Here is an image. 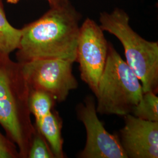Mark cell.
Here are the masks:
<instances>
[{
  "label": "cell",
  "mask_w": 158,
  "mask_h": 158,
  "mask_svg": "<svg viewBox=\"0 0 158 158\" xmlns=\"http://www.w3.org/2000/svg\"><path fill=\"white\" fill-rule=\"evenodd\" d=\"M80 18L68 3L51 7L42 17L25 25L16 53L18 62L60 59L75 62Z\"/></svg>",
  "instance_id": "6da1fadb"
},
{
  "label": "cell",
  "mask_w": 158,
  "mask_h": 158,
  "mask_svg": "<svg viewBox=\"0 0 158 158\" xmlns=\"http://www.w3.org/2000/svg\"><path fill=\"white\" fill-rule=\"evenodd\" d=\"M29 93L21 63L0 53V125L17 145L20 158H28L35 131L29 109Z\"/></svg>",
  "instance_id": "7a4b0ae2"
},
{
  "label": "cell",
  "mask_w": 158,
  "mask_h": 158,
  "mask_svg": "<svg viewBox=\"0 0 158 158\" xmlns=\"http://www.w3.org/2000/svg\"><path fill=\"white\" fill-rule=\"evenodd\" d=\"M143 93L136 74L113 46L108 44L106 66L95 94L97 113L119 116L131 114Z\"/></svg>",
  "instance_id": "3957f363"
},
{
  "label": "cell",
  "mask_w": 158,
  "mask_h": 158,
  "mask_svg": "<svg viewBox=\"0 0 158 158\" xmlns=\"http://www.w3.org/2000/svg\"><path fill=\"white\" fill-rule=\"evenodd\" d=\"M130 18L122 10L103 12L102 29L116 36L124 47L127 64L141 82L143 92L158 91V44L142 38L130 27Z\"/></svg>",
  "instance_id": "277c9868"
},
{
  "label": "cell",
  "mask_w": 158,
  "mask_h": 158,
  "mask_svg": "<svg viewBox=\"0 0 158 158\" xmlns=\"http://www.w3.org/2000/svg\"><path fill=\"white\" fill-rule=\"evenodd\" d=\"M30 90L41 91L57 102L64 101L78 87L72 70L73 63L60 59H35L21 63Z\"/></svg>",
  "instance_id": "5b68a950"
},
{
  "label": "cell",
  "mask_w": 158,
  "mask_h": 158,
  "mask_svg": "<svg viewBox=\"0 0 158 158\" xmlns=\"http://www.w3.org/2000/svg\"><path fill=\"white\" fill-rule=\"evenodd\" d=\"M103 30L87 18L80 27L76 62L79 64L80 77L96 94L98 83L105 68L108 44Z\"/></svg>",
  "instance_id": "8992f818"
},
{
  "label": "cell",
  "mask_w": 158,
  "mask_h": 158,
  "mask_svg": "<svg viewBox=\"0 0 158 158\" xmlns=\"http://www.w3.org/2000/svg\"><path fill=\"white\" fill-rule=\"evenodd\" d=\"M79 119L86 130L84 149L81 158H128L117 135L110 134L97 116L94 100L88 96L77 107Z\"/></svg>",
  "instance_id": "52a82bcc"
},
{
  "label": "cell",
  "mask_w": 158,
  "mask_h": 158,
  "mask_svg": "<svg viewBox=\"0 0 158 158\" xmlns=\"http://www.w3.org/2000/svg\"><path fill=\"white\" fill-rule=\"evenodd\" d=\"M125 125L120 131V142L128 158H158V122L124 116Z\"/></svg>",
  "instance_id": "ba28073f"
},
{
  "label": "cell",
  "mask_w": 158,
  "mask_h": 158,
  "mask_svg": "<svg viewBox=\"0 0 158 158\" xmlns=\"http://www.w3.org/2000/svg\"><path fill=\"white\" fill-rule=\"evenodd\" d=\"M62 120L54 108L42 118L35 121V125L48 142L55 158L64 157L62 136Z\"/></svg>",
  "instance_id": "9c48e42d"
},
{
  "label": "cell",
  "mask_w": 158,
  "mask_h": 158,
  "mask_svg": "<svg viewBox=\"0 0 158 158\" xmlns=\"http://www.w3.org/2000/svg\"><path fill=\"white\" fill-rule=\"evenodd\" d=\"M22 36V29L13 27L8 21L4 8L0 0V53L10 55L17 50Z\"/></svg>",
  "instance_id": "30bf717a"
},
{
  "label": "cell",
  "mask_w": 158,
  "mask_h": 158,
  "mask_svg": "<svg viewBox=\"0 0 158 158\" xmlns=\"http://www.w3.org/2000/svg\"><path fill=\"white\" fill-rule=\"evenodd\" d=\"M156 94L151 91L143 92L140 101L131 114L142 119L158 122V97Z\"/></svg>",
  "instance_id": "8fae6325"
},
{
  "label": "cell",
  "mask_w": 158,
  "mask_h": 158,
  "mask_svg": "<svg viewBox=\"0 0 158 158\" xmlns=\"http://www.w3.org/2000/svg\"><path fill=\"white\" fill-rule=\"evenodd\" d=\"M56 101L48 94L38 90H30L28 99L29 109L38 121L42 118L54 108Z\"/></svg>",
  "instance_id": "7c38bea8"
},
{
  "label": "cell",
  "mask_w": 158,
  "mask_h": 158,
  "mask_svg": "<svg viewBox=\"0 0 158 158\" xmlns=\"http://www.w3.org/2000/svg\"><path fill=\"white\" fill-rule=\"evenodd\" d=\"M28 158H55L48 142L35 127Z\"/></svg>",
  "instance_id": "4fadbf2b"
},
{
  "label": "cell",
  "mask_w": 158,
  "mask_h": 158,
  "mask_svg": "<svg viewBox=\"0 0 158 158\" xmlns=\"http://www.w3.org/2000/svg\"><path fill=\"white\" fill-rule=\"evenodd\" d=\"M0 158H20L17 145L1 131Z\"/></svg>",
  "instance_id": "5bb4252c"
},
{
  "label": "cell",
  "mask_w": 158,
  "mask_h": 158,
  "mask_svg": "<svg viewBox=\"0 0 158 158\" xmlns=\"http://www.w3.org/2000/svg\"><path fill=\"white\" fill-rule=\"evenodd\" d=\"M51 7H57L64 6L69 3V0H47Z\"/></svg>",
  "instance_id": "9a60e30c"
},
{
  "label": "cell",
  "mask_w": 158,
  "mask_h": 158,
  "mask_svg": "<svg viewBox=\"0 0 158 158\" xmlns=\"http://www.w3.org/2000/svg\"><path fill=\"white\" fill-rule=\"evenodd\" d=\"M20 1L21 0H6V2L8 3H10V4H15Z\"/></svg>",
  "instance_id": "2e32d148"
}]
</instances>
